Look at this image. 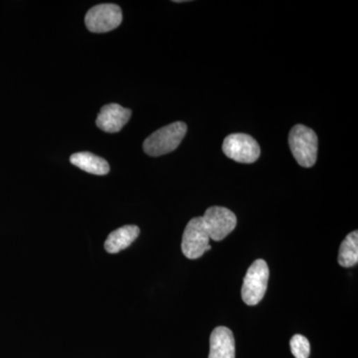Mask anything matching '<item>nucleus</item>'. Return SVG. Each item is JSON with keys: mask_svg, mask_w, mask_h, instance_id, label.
Returning <instances> with one entry per match:
<instances>
[{"mask_svg": "<svg viewBox=\"0 0 358 358\" xmlns=\"http://www.w3.org/2000/svg\"><path fill=\"white\" fill-rule=\"evenodd\" d=\"M187 126L182 122H176L157 129L143 143V150L150 157H160L173 152L185 138Z\"/></svg>", "mask_w": 358, "mask_h": 358, "instance_id": "1", "label": "nucleus"}, {"mask_svg": "<svg viewBox=\"0 0 358 358\" xmlns=\"http://www.w3.org/2000/svg\"><path fill=\"white\" fill-rule=\"evenodd\" d=\"M289 145L294 159L303 167L315 166L317 157V136L303 124L294 126L289 134Z\"/></svg>", "mask_w": 358, "mask_h": 358, "instance_id": "2", "label": "nucleus"}, {"mask_svg": "<svg viewBox=\"0 0 358 358\" xmlns=\"http://www.w3.org/2000/svg\"><path fill=\"white\" fill-rule=\"evenodd\" d=\"M270 271L263 259L250 266L242 286V300L248 306H256L263 300L268 288Z\"/></svg>", "mask_w": 358, "mask_h": 358, "instance_id": "3", "label": "nucleus"}, {"mask_svg": "<svg viewBox=\"0 0 358 358\" xmlns=\"http://www.w3.org/2000/svg\"><path fill=\"white\" fill-rule=\"evenodd\" d=\"M222 150L226 157L240 164H253L261 155L258 143L246 134L228 136L224 140Z\"/></svg>", "mask_w": 358, "mask_h": 358, "instance_id": "4", "label": "nucleus"}, {"mask_svg": "<svg viewBox=\"0 0 358 358\" xmlns=\"http://www.w3.org/2000/svg\"><path fill=\"white\" fill-rule=\"evenodd\" d=\"M209 240L210 238L205 230L202 217L192 219L186 225L183 233L181 243L183 255L190 260H196L203 256L205 252L211 250Z\"/></svg>", "mask_w": 358, "mask_h": 358, "instance_id": "5", "label": "nucleus"}, {"mask_svg": "<svg viewBox=\"0 0 358 358\" xmlns=\"http://www.w3.org/2000/svg\"><path fill=\"white\" fill-rule=\"evenodd\" d=\"M205 230L210 239L221 241L236 228L237 217L225 207L212 206L205 211L203 217Z\"/></svg>", "mask_w": 358, "mask_h": 358, "instance_id": "6", "label": "nucleus"}, {"mask_svg": "<svg viewBox=\"0 0 358 358\" xmlns=\"http://www.w3.org/2000/svg\"><path fill=\"white\" fill-rule=\"evenodd\" d=\"M122 21L121 7L115 4H100L90 9L85 17L87 28L91 32L105 33L119 27Z\"/></svg>", "mask_w": 358, "mask_h": 358, "instance_id": "7", "label": "nucleus"}, {"mask_svg": "<svg viewBox=\"0 0 358 358\" xmlns=\"http://www.w3.org/2000/svg\"><path fill=\"white\" fill-rule=\"evenodd\" d=\"M131 110L117 105L109 103L103 106L96 120L99 129L106 133H117L121 131L131 119Z\"/></svg>", "mask_w": 358, "mask_h": 358, "instance_id": "8", "label": "nucleus"}, {"mask_svg": "<svg viewBox=\"0 0 358 358\" xmlns=\"http://www.w3.org/2000/svg\"><path fill=\"white\" fill-rule=\"evenodd\" d=\"M208 358H235V339L231 329L218 327L210 336Z\"/></svg>", "mask_w": 358, "mask_h": 358, "instance_id": "9", "label": "nucleus"}, {"mask_svg": "<svg viewBox=\"0 0 358 358\" xmlns=\"http://www.w3.org/2000/svg\"><path fill=\"white\" fill-rule=\"evenodd\" d=\"M140 228L136 225H126L113 231L105 242L108 253L117 254L128 248L140 235Z\"/></svg>", "mask_w": 358, "mask_h": 358, "instance_id": "10", "label": "nucleus"}, {"mask_svg": "<svg viewBox=\"0 0 358 358\" xmlns=\"http://www.w3.org/2000/svg\"><path fill=\"white\" fill-rule=\"evenodd\" d=\"M70 162L82 171L96 176H106L110 171L107 160L88 152H77L71 155Z\"/></svg>", "mask_w": 358, "mask_h": 358, "instance_id": "11", "label": "nucleus"}, {"mask_svg": "<svg viewBox=\"0 0 358 358\" xmlns=\"http://www.w3.org/2000/svg\"><path fill=\"white\" fill-rule=\"evenodd\" d=\"M338 264L343 268H350L358 263L357 230L348 234L339 248Z\"/></svg>", "mask_w": 358, "mask_h": 358, "instance_id": "12", "label": "nucleus"}, {"mask_svg": "<svg viewBox=\"0 0 358 358\" xmlns=\"http://www.w3.org/2000/svg\"><path fill=\"white\" fill-rule=\"evenodd\" d=\"M289 346L294 357L308 358L310 357V341L301 334H294L289 341Z\"/></svg>", "mask_w": 358, "mask_h": 358, "instance_id": "13", "label": "nucleus"}]
</instances>
